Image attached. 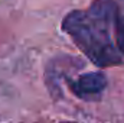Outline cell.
Listing matches in <instances>:
<instances>
[{
    "label": "cell",
    "mask_w": 124,
    "mask_h": 123,
    "mask_svg": "<svg viewBox=\"0 0 124 123\" xmlns=\"http://www.w3.org/2000/svg\"><path fill=\"white\" fill-rule=\"evenodd\" d=\"M62 123H72V122H62Z\"/></svg>",
    "instance_id": "4"
},
{
    "label": "cell",
    "mask_w": 124,
    "mask_h": 123,
    "mask_svg": "<svg viewBox=\"0 0 124 123\" xmlns=\"http://www.w3.org/2000/svg\"><path fill=\"white\" fill-rule=\"evenodd\" d=\"M116 45L120 54H124V0L116 1V18H114Z\"/></svg>",
    "instance_id": "3"
},
{
    "label": "cell",
    "mask_w": 124,
    "mask_h": 123,
    "mask_svg": "<svg viewBox=\"0 0 124 123\" xmlns=\"http://www.w3.org/2000/svg\"><path fill=\"white\" fill-rule=\"evenodd\" d=\"M69 87L71 91L82 100H98L107 88V77L98 71L85 72L81 74L75 81H69Z\"/></svg>",
    "instance_id": "2"
},
{
    "label": "cell",
    "mask_w": 124,
    "mask_h": 123,
    "mask_svg": "<svg viewBox=\"0 0 124 123\" xmlns=\"http://www.w3.org/2000/svg\"><path fill=\"white\" fill-rule=\"evenodd\" d=\"M116 0H94L84 10H72L62 20V29L98 67L123 64L113 41Z\"/></svg>",
    "instance_id": "1"
}]
</instances>
